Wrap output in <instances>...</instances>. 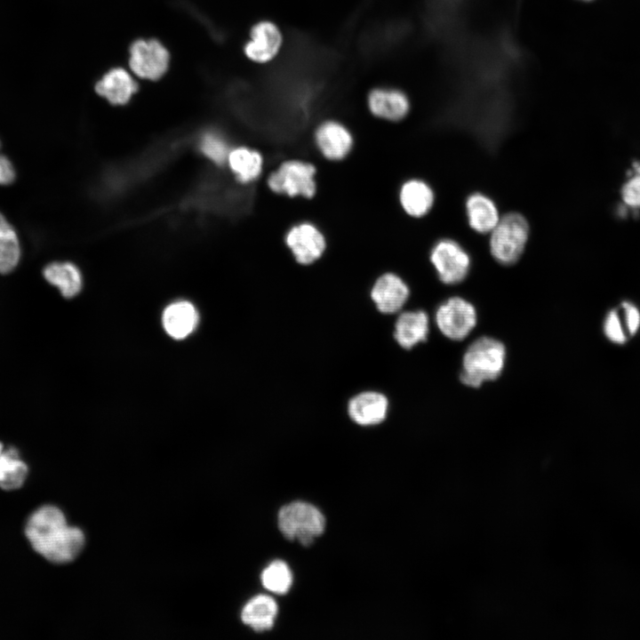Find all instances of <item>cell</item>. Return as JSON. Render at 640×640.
<instances>
[{
    "label": "cell",
    "instance_id": "obj_1",
    "mask_svg": "<svg viewBox=\"0 0 640 640\" xmlns=\"http://www.w3.org/2000/svg\"><path fill=\"white\" fill-rule=\"evenodd\" d=\"M25 535L36 553L57 564L75 560L85 542L82 530L68 525L63 512L52 505L43 506L30 515Z\"/></svg>",
    "mask_w": 640,
    "mask_h": 640
},
{
    "label": "cell",
    "instance_id": "obj_2",
    "mask_svg": "<svg viewBox=\"0 0 640 640\" xmlns=\"http://www.w3.org/2000/svg\"><path fill=\"white\" fill-rule=\"evenodd\" d=\"M506 361L504 344L492 337H480L467 348L462 359L460 381L470 388H479L484 382L496 380L502 372Z\"/></svg>",
    "mask_w": 640,
    "mask_h": 640
},
{
    "label": "cell",
    "instance_id": "obj_3",
    "mask_svg": "<svg viewBox=\"0 0 640 640\" xmlns=\"http://www.w3.org/2000/svg\"><path fill=\"white\" fill-rule=\"evenodd\" d=\"M316 166L300 158H286L276 168L264 172L262 178L275 194L291 198H312L316 193Z\"/></svg>",
    "mask_w": 640,
    "mask_h": 640
},
{
    "label": "cell",
    "instance_id": "obj_4",
    "mask_svg": "<svg viewBox=\"0 0 640 640\" xmlns=\"http://www.w3.org/2000/svg\"><path fill=\"white\" fill-rule=\"evenodd\" d=\"M282 535L290 541L297 540L304 547L311 545L325 529V517L314 505L293 501L283 506L277 516Z\"/></svg>",
    "mask_w": 640,
    "mask_h": 640
},
{
    "label": "cell",
    "instance_id": "obj_5",
    "mask_svg": "<svg viewBox=\"0 0 640 640\" xmlns=\"http://www.w3.org/2000/svg\"><path fill=\"white\" fill-rule=\"evenodd\" d=\"M490 235L492 257L500 264L512 265L524 251L529 237V225L520 213L509 212L500 217Z\"/></svg>",
    "mask_w": 640,
    "mask_h": 640
},
{
    "label": "cell",
    "instance_id": "obj_6",
    "mask_svg": "<svg viewBox=\"0 0 640 640\" xmlns=\"http://www.w3.org/2000/svg\"><path fill=\"white\" fill-rule=\"evenodd\" d=\"M311 139L319 155L332 162L344 160L352 151L355 142L349 127L335 116L317 121L312 127Z\"/></svg>",
    "mask_w": 640,
    "mask_h": 640
},
{
    "label": "cell",
    "instance_id": "obj_7",
    "mask_svg": "<svg viewBox=\"0 0 640 640\" xmlns=\"http://www.w3.org/2000/svg\"><path fill=\"white\" fill-rule=\"evenodd\" d=\"M284 241L296 263L304 267L320 260L327 247L324 232L308 220L291 226L284 234Z\"/></svg>",
    "mask_w": 640,
    "mask_h": 640
},
{
    "label": "cell",
    "instance_id": "obj_8",
    "mask_svg": "<svg viewBox=\"0 0 640 640\" xmlns=\"http://www.w3.org/2000/svg\"><path fill=\"white\" fill-rule=\"evenodd\" d=\"M435 320L437 328L446 338L461 340L475 328L477 315L469 301L460 297H452L438 306Z\"/></svg>",
    "mask_w": 640,
    "mask_h": 640
},
{
    "label": "cell",
    "instance_id": "obj_9",
    "mask_svg": "<svg viewBox=\"0 0 640 640\" xmlns=\"http://www.w3.org/2000/svg\"><path fill=\"white\" fill-rule=\"evenodd\" d=\"M438 278L445 284L462 282L470 268V257L464 248L452 239H441L435 244L429 254Z\"/></svg>",
    "mask_w": 640,
    "mask_h": 640
},
{
    "label": "cell",
    "instance_id": "obj_10",
    "mask_svg": "<svg viewBox=\"0 0 640 640\" xmlns=\"http://www.w3.org/2000/svg\"><path fill=\"white\" fill-rule=\"evenodd\" d=\"M284 44V36L273 20H261L250 29L244 46L245 57L255 64H269L277 58Z\"/></svg>",
    "mask_w": 640,
    "mask_h": 640
},
{
    "label": "cell",
    "instance_id": "obj_11",
    "mask_svg": "<svg viewBox=\"0 0 640 640\" xmlns=\"http://www.w3.org/2000/svg\"><path fill=\"white\" fill-rule=\"evenodd\" d=\"M364 106L370 116L391 124L403 121L411 108L407 95L388 86L371 88L365 95Z\"/></svg>",
    "mask_w": 640,
    "mask_h": 640
},
{
    "label": "cell",
    "instance_id": "obj_12",
    "mask_svg": "<svg viewBox=\"0 0 640 640\" xmlns=\"http://www.w3.org/2000/svg\"><path fill=\"white\" fill-rule=\"evenodd\" d=\"M169 52L157 40H138L130 48V68L139 77L160 78L167 70Z\"/></svg>",
    "mask_w": 640,
    "mask_h": 640
},
{
    "label": "cell",
    "instance_id": "obj_13",
    "mask_svg": "<svg viewBox=\"0 0 640 640\" xmlns=\"http://www.w3.org/2000/svg\"><path fill=\"white\" fill-rule=\"evenodd\" d=\"M370 295L380 312L394 314L401 310L406 303L410 289L397 274L385 272L374 280Z\"/></svg>",
    "mask_w": 640,
    "mask_h": 640
},
{
    "label": "cell",
    "instance_id": "obj_14",
    "mask_svg": "<svg viewBox=\"0 0 640 640\" xmlns=\"http://www.w3.org/2000/svg\"><path fill=\"white\" fill-rule=\"evenodd\" d=\"M227 163L236 180L244 186L260 180L265 171L263 154L250 146H238L231 149Z\"/></svg>",
    "mask_w": 640,
    "mask_h": 640
},
{
    "label": "cell",
    "instance_id": "obj_15",
    "mask_svg": "<svg viewBox=\"0 0 640 640\" xmlns=\"http://www.w3.org/2000/svg\"><path fill=\"white\" fill-rule=\"evenodd\" d=\"M388 409V398L376 391L359 393L349 400L348 405V416L361 426L380 424L386 419Z\"/></svg>",
    "mask_w": 640,
    "mask_h": 640
},
{
    "label": "cell",
    "instance_id": "obj_16",
    "mask_svg": "<svg viewBox=\"0 0 640 640\" xmlns=\"http://www.w3.org/2000/svg\"><path fill=\"white\" fill-rule=\"evenodd\" d=\"M397 199L399 206L406 215L419 219L431 210L435 195L427 182L412 178L401 184L398 188Z\"/></svg>",
    "mask_w": 640,
    "mask_h": 640
},
{
    "label": "cell",
    "instance_id": "obj_17",
    "mask_svg": "<svg viewBox=\"0 0 640 640\" xmlns=\"http://www.w3.org/2000/svg\"><path fill=\"white\" fill-rule=\"evenodd\" d=\"M199 316L192 303L180 300L170 304L163 313V326L169 336L182 340L196 328Z\"/></svg>",
    "mask_w": 640,
    "mask_h": 640
},
{
    "label": "cell",
    "instance_id": "obj_18",
    "mask_svg": "<svg viewBox=\"0 0 640 640\" xmlns=\"http://www.w3.org/2000/svg\"><path fill=\"white\" fill-rule=\"evenodd\" d=\"M429 319L423 310L406 311L399 315L395 324L394 338L404 348L410 349L427 340Z\"/></svg>",
    "mask_w": 640,
    "mask_h": 640
},
{
    "label": "cell",
    "instance_id": "obj_19",
    "mask_svg": "<svg viewBox=\"0 0 640 640\" xmlns=\"http://www.w3.org/2000/svg\"><path fill=\"white\" fill-rule=\"evenodd\" d=\"M465 206L468 224L477 233H490L500 219L494 202L482 193L471 194Z\"/></svg>",
    "mask_w": 640,
    "mask_h": 640
},
{
    "label": "cell",
    "instance_id": "obj_20",
    "mask_svg": "<svg viewBox=\"0 0 640 640\" xmlns=\"http://www.w3.org/2000/svg\"><path fill=\"white\" fill-rule=\"evenodd\" d=\"M137 88L138 85L131 75L120 68L108 71L95 86L100 95L116 105L125 104Z\"/></svg>",
    "mask_w": 640,
    "mask_h": 640
},
{
    "label": "cell",
    "instance_id": "obj_21",
    "mask_svg": "<svg viewBox=\"0 0 640 640\" xmlns=\"http://www.w3.org/2000/svg\"><path fill=\"white\" fill-rule=\"evenodd\" d=\"M277 613L276 602L271 596L259 595L244 606L241 619L255 632H264L273 628Z\"/></svg>",
    "mask_w": 640,
    "mask_h": 640
},
{
    "label": "cell",
    "instance_id": "obj_22",
    "mask_svg": "<svg viewBox=\"0 0 640 640\" xmlns=\"http://www.w3.org/2000/svg\"><path fill=\"white\" fill-rule=\"evenodd\" d=\"M28 474V465L14 447L4 449L0 442V488L13 491L20 488Z\"/></svg>",
    "mask_w": 640,
    "mask_h": 640
},
{
    "label": "cell",
    "instance_id": "obj_23",
    "mask_svg": "<svg viewBox=\"0 0 640 640\" xmlns=\"http://www.w3.org/2000/svg\"><path fill=\"white\" fill-rule=\"evenodd\" d=\"M44 278L58 287L65 298L76 296L82 287V276L79 269L70 262H52L43 270Z\"/></svg>",
    "mask_w": 640,
    "mask_h": 640
},
{
    "label": "cell",
    "instance_id": "obj_24",
    "mask_svg": "<svg viewBox=\"0 0 640 640\" xmlns=\"http://www.w3.org/2000/svg\"><path fill=\"white\" fill-rule=\"evenodd\" d=\"M20 246L17 234L0 212V273L8 274L19 263Z\"/></svg>",
    "mask_w": 640,
    "mask_h": 640
},
{
    "label": "cell",
    "instance_id": "obj_25",
    "mask_svg": "<svg viewBox=\"0 0 640 640\" xmlns=\"http://www.w3.org/2000/svg\"><path fill=\"white\" fill-rule=\"evenodd\" d=\"M260 581L268 591L276 595H285L292 587V574L284 562L276 560L262 571Z\"/></svg>",
    "mask_w": 640,
    "mask_h": 640
},
{
    "label": "cell",
    "instance_id": "obj_26",
    "mask_svg": "<svg viewBox=\"0 0 640 640\" xmlns=\"http://www.w3.org/2000/svg\"><path fill=\"white\" fill-rule=\"evenodd\" d=\"M201 151L219 165L224 164L230 152L228 142L220 134L206 133L200 142Z\"/></svg>",
    "mask_w": 640,
    "mask_h": 640
},
{
    "label": "cell",
    "instance_id": "obj_27",
    "mask_svg": "<svg viewBox=\"0 0 640 640\" xmlns=\"http://www.w3.org/2000/svg\"><path fill=\"white\" fill-rule=\"evenodd\" d=\"M604 332L612 342L623 344L627 341L628 335L619 309H612L606 316L604 323Z\"/></svg>",
    "mask_w": 640,
    "mask_h": 640
},
{
    "label": "cell",
    "instance_id": "obj_28",
    "mask_svg": "<svg viewBox=\"0 0 640 640\" xmlns=\"http://www.w3.org/2000/svg\"><path fill=\"white\" fill-rule=\"evenodd\" d=\"M624 202L632 207H640V164L636 165L635 174L622 188Z\"/></svg>",
    "mask_w": 640,
    "mask_h": 640
},
{
    "label": "cell",
    "instance_id": "obj_29",
    "mask_svg": "<svg viewBox=\"0 0 640 640\" xmlns=\"http://www.w3.org/2000/svg\"><path fill=\"white\" fill-rule=\"evenodd\" d=\"M620 312L628 336L636 334L640 327V312L638 308L632 303L624 301L620 305Z\"/></svg>",
    "mask_w": 640,
    "mask_h": 640
},
{
    "label": "cell",
    "instance_id": "obj_30",
    "mask_svg": "<svg viewBox=\"0 0 640 640\" xmlns=\"http://www.w3.org/2000/svg\"><path fill=\"white\" fill-rule=\"evenodd\" d=\"M15 179V171L10 160L0 155V184H11Z\"/></svg>",
    "mask_w": 640,
    "mask_h": 640
}]
</instances>
